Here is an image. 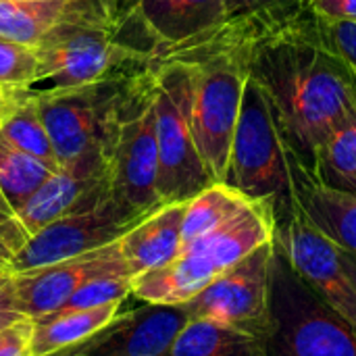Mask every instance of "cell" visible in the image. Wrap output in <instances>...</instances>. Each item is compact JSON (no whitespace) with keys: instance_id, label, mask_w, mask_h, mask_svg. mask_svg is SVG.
Returning a JSON list of instances; mask_svg holds the SVG:
<instances>
[{"instance_id":"obj_1","label":"cell","mask_w":356,"mask_h":356,"mask_svg":"<svg viewBox=\"0 0 356 356\" xmlns=\"http://www.w3.org/2000/svg\"><path fill=\"white\" fill-rule=\"evenodd\" d=\"M248 73L265 92L286 146L313 171L327 138L356 115V77L323 42L319 17L254 50Z\"/></svg>"},{"instance_id":"obj_2","label":"cell","mask_w":356,"mask_h":356,"mask_svg":"<svg viewBox=\"0 0 356 356\" xmlns=\"http://www.w3.org/2000/svg\"><path fill=\"white\" fill-rule=\"evenodd\" d=\"M131 67L102 81L33 98L58 167L108 171L127 104L150 67Z\"/></svg>"},{"instance_id":"obj_3","label":"cell","mask_w":356,"mask_h":356,"mask_svg":"<svg viewBox=\"0 0 356 356\" xmlns=\"http://www.w3.org/2000/svg\"><path fill=\"white\" fill-rule=\"evenodd\" d=\"M223 184L250 200L271 204L275 219L288 215L294 204L290 150L265 92L250 73Z\"/></svg>"},{"instance_id":"obj_4","label":"cell","mask_w":356,"mask_h":356,"mask_svg":"<svg viewBox=\"0 0 356 356\" xmlns=\"http://www.w3.org/2000/svg\"><path fill=\"white\" fill-rule=\"evenodd\" d=\"M269 294V356H356V327L309 288L277 242Z\"/></svg>"},{"instance_id":"obj_5","label":"cell","mask_w":356,"mask_h":356,"mask_svg":"<svg viewBox=\"0 0 356 356\" xmlns=\"http://www.w3.org/2000/svg\"><path fill=\"white\" fill-rule=\"evenodd\" d=\"M154 65L159 144V196L163 204L188 202L213 181L192 134V75L181 63Z\"/></svg>"},{"instance_id":"obj_6","label":"cell","mask_w":356,"mask_h":356,"mask_svg":"<svg viewBox=\"0 0 356 356\" xmlns=\"http://www.w3.org/2000/svg\"><path fill=\"white\" fill-rule=\"evenodd\" d=\"M38 75L21 90L27 98H40L71 88L102 81L150 60L117 40L115 27L102 21H77L54 29L35 46Z\"/></svg>"},{"instance_id":"obj_7","label":"cell","mask_w":356,"mask_h":356,"mask_svg":"<svg viewBox=\"0 0 356 356\" xmlns=\"http://www.w3.org/2000/svg\"><path fill=\"white\" fill-rule=\"evenodd\" d=\"M181 63L192 75V134L196 148L213 177L223 181L229 163L234 131L240 119L248 65L225 52L190 54Z\"/></svg>"},{"instance_id":"obj_8","label":"cell","mask_w":356,"mask_h":356,"mask_svg":"<svg viewBox=\"0 0 356 356\" xmlns=\"http://www.w3.org/2000/svg\"><path fill=\"white\" fill-rule=\"evenodd\" d=\"M111 198L134 221L163 207L159 196V144L154 115V65L142 75L111 159Z\"/></svg>"},{"instance_id":"obj_9","label":"cell","mask_w":356,"mask_h":356,"mask_svg":"<svg viewBox=\"0 0 356 356\" xmlns=\"http://www.w3.org/2000/svg\"><path fill=\"white\" fill-rule=\"evenodd\" d=\"M275 242L223 271L186 309L190 319H213L267 340L271 330V261Z\"/></svg>"},{"instance_id":"obj_10","label":"cell","mask_w":356,"mask_h":356,"mask_svg":"<svg viewBox=\"0 0 356 356\" xmlns=\"http://www.w3.org/2000/svg\"><path fill=\"white\" fill-rule=\"evenodd\" d=\"M275 242L309 288L356 327V284L342 263L340 246L321 234L296 202L277 219Z\"/></svg>"},{"instance_id":"obj_11","label":"cell","mask_w":356,"mask_h":356,"mask_svg":"<svg viewBox=\"0 0 356 356\" xmlns=\"http://www.w3.org/2000/svg\"><path fill=\"white\" fill-rule=\"evenodd\" d=\"M138 221L129 219L113 198H106L90 211L65 215L33 234L27 244L13 254L8 267L19 273L81 257L117 242Z\"/></svg>"},{"instance_id":"obj_12","label":"cell","mask_w":356,"mask_h":356,"mask_svg":"<svg viewBox=\"0 0 356 356\" xmlns=\"http://www.w3.org/2000/svg\"><path fill=\"white\" fill-rule=\"evenodd\" d=\"M227 17V0H140L117 27V40L150 63Z\"/></svg>"},{"instance_id":"obj_13","label":"cell","mask_w":356,"mask_h":356,"mask_svg":"<svg viewBox=\"0 0 356 356\" xmlns=\"http://www.w3.org/2000/svg\"><path fill=\"white\" fill-rule=\"evenodd\" d=\"M190 321L186 305H148L117 313L88 340L50 356H165Z\"/></svg>"},{"instance_id":"obj_14","label":"cell","mask_w":356,"mask_h":356,"mask_svg":"<svg viewBox=\"0 0 356 356\" xmlns=\"http://www.w3.org/2000/svg\"><path fill=\"white\" fill-rule=\"evenodd\" d=\"M111 271H129L123 261L119 240L81 257L19 271L15 273L19 311L33 321L48 317L56 313L88 280Z\"/></svg>"},{"instance_id":"obj_15","label":"cell","mask_w":356,"mask_h":356,"mask_svg":"<svg viewBox=\"0 0 356 356\" xmlns=\"http://www.w3.org/2000/svg\"><path fill=\"white\" fill-rule=\"evenodd\" d=\"M111 198L108 171L60 167L40 190L17 211V219L31 238L56 219L98 207Z\"/></svg>"},{"instance_id":"obj_16","label":"cell","mask_w":356,"mask_h":356,"mask_svg":"<svg viewBox=\"0 0 356 356\" xmlns=\"http://www.w3.org/2000/svg\"><path fill=\"white\" fill-rule=\"evenodd\" d=\"M290 171L294 202L305 217L342 250L356 257V194L323 186L292 152Z\"/></svg>"},{"instance_id":"obj_17","label":"cell","mask_w":356,"mask_h":356,"mask_svg":"<svg viewBox=\"0 0 356 356\" xmlns=\"http://www.w3.org/2000/svg\"><path fill=\"white\" fill-rule=\"evenodd\" d=\"M77 21L113 25L106 13L88 0H0V38L31 48L60 25Z\"/></svg>"},{"instance_id":"obj_18","label":"cell","mask_w":356,"mask_h":356,"mask_svg":"<svg viewBox=\"0 0 356 356\" xmlns=\"http://www.w3.org/2000/svg\"><path fill=\"white\" fill-rule=\"evenodd\" d=\"M186 202L163 204L119 238V248L131 277L171 263L181 252Z\"/></svg>"},{"instance_id":"obj_19","label":"cell","mask_w":356,"mask_h":356,"mask_svg":"<svg viewBox=\"0 0 356 356\" xmlns=\"http://www.w3.org/2000/svg\"><path fill=\"white\" fill-rule=\"evenodd\" d=\"M221 273L200 254L181 250L171 263L131 280V294L148 305H188Z\"/></svg>"},{"instance_id":"obj_20","label":"cell","mask_w":356,"mask_h":356,"mask_svg":"<svg viewBox=\"0 0 356 356\" xmlns=\"http://www.w3.org/2000/svg\"><path fill=\"white\" fill-rule=\"evenodd\" d=\"M165 356H269L267 340L213 319H190Z\"/></svg>"},{"instance_id":"obj_21","label":"cell","mask_w":356,"mask_h":356,"mask_svg":"<svg viewBox=\"0 0 356 356\" xmlns=\"http://www.w3.org/2000/svg\"><path fill=\"white\" fill-rule=\"evenodd\" d=\"M119 309L121 305H104L98 309L35 319L31 332L33 356H50L88 340L90 336L106 327L117 317Z\"/></svg>"},{"instance_id":"obj_22","label":"cell","mask_w":356,"mask_h":356,"mask_svg":"<svg viewBox=\"0 0 356 356\" xmlns=\"http://www.w3.org/2000/svg\"><path fill=\"white\" fill-rule=\"evenodd\" d=\"M248 202L250 198L223 181H215L204 188L200 194L186 202L181 223V248L236 217Z\"/></svg>"},{"instance_id":"obj_23","label":"cell","mask_w":356,"mask_h":356,"mask_svg":"<svg viewBox=\"0 0 356 356\" xmlns=\"http://www.w3.org/2000/svg\"><path fill=\"white\" fill-rule=\"evenodd\" d=\"M0 138L15 146L17 150H23L38 161L46 163L50 169L58 171V161L54 154L52 140L48 136V129L40 117L38 104L33 98L23 96L17 100V104L8 111V115L0 121Z\"/></svg>"},{"instance_id":"obj_24","label":"cell","mask_w":356,"mask_h":356,"mask_svg":"<svg viewBox=\"0 0 356 356\" xmlns=\"http://www.w3.org/2000/svg\"><path fill=\"white\" fill-rule=\"evenodd\" d=\"M56 171L0 138V192L17 213Z\"/></svg>"},{"instance_id":"obj_25","label":"cell","mask_w":356,"mask_h":356,"mask_svg":"<svg viewBox=\"0 0 356 356\" xmlns=\"http://www.w3.org/2000/svg\"><path fill=\"white\" fill-rule=\"evenodd\" d=\"M311 173L327 188L356 194V115L327 138Z\"/></svg>"},{"instance_id":"obj_26","label":"cell","mask_w":356,"mask_h":356,"mask_svg":"<svg viewBox=\"0 0 356 356\" xmlns=\"http://www.w3.org/2000/svg\"><path fill=\"white\" fill-rule=\"evenodd\" d=\"M131 280L134 277L129 271H111L92 277L52 315L88 311L104 305H123V300L131 294Z\"/></svg>"},{"instance_id":"obj_27","label":"cell","mask_w":356,"mask_h":356,"mask_svg":"<svg viewBox=\"0 0 356 356\" xmlns=\"http://www.w3.org/2000/svg\"><path fill=\"white\" fill-rule=\"evenodd\" d=\"M35 48L0 38V83L13 90H25L38 75Z\"/></svg>"},{"instance_id":"obj_28","label":"cell","mask_w":356,"mask_h":356,"mask_svg":"<svg viewBox=\"0 0 356 356\" xmlns=\"http://www.w3.org/2000/svg\"><path fill=\"white\" fill-rule=\"evenodd\" d=\"M323 42L346 63L356 77V21H332L319 17Z\"/></svg>"},{"instance_id":"obj_29","label":"cell","mask_w":356,"mask_h":356,"mask_svg":"<svg viewBox=\"0 0 356 356\" xmlns=\"http://www.w3.org/2000/svg\"><path fill=\"white\" fill-rule=\"evenodd\" d=\"M27 319L19 311L17 290H15V271L8 265H0V323L15 325Z\"/></svg>"},{"instance_id":"obj_30","label":"cell","mask_w":356,"mask_h":356,"mask_svg":"<svg viewBox=\"0 0 356 356\" xmlns=\"http://www.w3.org/2000/svg\"><path fill=\"white\" fill-rule=\"evenodd\" d=\"M0 240L8 246V250L13 254L19 252L29 240L27 232L23 229L21 221L17 219V213L10 209V204L6 202L2 192H0Z\"/></svg>"},{"instance_id":"obj_31","label":"cell","mask_w":356,"mask_h":356,"mask_svg":"<svg viewBox=\"0 0 356 356\" xmlns=\"http://www.w3.org/2000/svg\"><path fill=\"white\" fill-rule=\"evenodd\" d=\"M31 332H33V319H23L6 327L4 340L0 344V356H33Z\"/></svg>"},{"instance_id":"obj_32","label":"cell","mask_w":356,"mask_h":356,"mask_svg":"<svg viewBox=\"0 0 356 356\" xmlns=\"http://www.w3.org/2000/svg\"><path fill=\"white\" fill-rule=\"evenodd\" d=\"M313 10L332 21H356V0H311Z\"/></svg>"},{"instance_id":"obj_33","label":"cell","mask_w":356,"mask_h":356,"mask_svg":"<svg viewBox=\"0 0 356 356\" xmlns=\"http://www.w3.org/2000/svg\"><path fill=\"white\" fill-rule=\"evenodd\" d=\"M106 15L113 23V27H117L123 19H127L131 15V10L138 6L140 0H102Z\"/></svg>"},{"instance_id":"obj_34","label":"cell","mask_w":356,"mask_h":356,"mask_svg":"<svg viewBox=\"0 0 356 356\" xmlns=\"http://www.w3.org/2000/svg\"><path fill=\"white\" fill-rule=\"evenodd\" d=\"M271 2H280V0H227V17H234V15H240V13H246V10L259 8V6H265V4H271Z\"/></svg>"},{"instance_id":"obj_35","label":"cell","mask_w":356,"mask_h":356,"mask_svg":"<svg viewBox=\"0 0 356 356\" xmlns=\"http://www.w3.org/2000/svg\"><path fill=\"white\" fill-rule=\"evenodd\" d=\"M19 98H21V90H13L0 83V121L8 115V111L17 104Z\"/></svg>"},{"instance_id":"obj_36","label":"cell","mask_w":356,"mask_h":356,"mask_svg":"<svg viewBox=\"0 0 356 356\" xmlns=\"http://www.w3.org/2000/svg\"><path fill=\"white\" fill-rule=\"evenodd\" d=\"M340 252H342V263H344L346 271L350 273V277L355 280L356 284V257L350 254V252H346V250H342V248H340Z\"/></svg>"},{"instance_id":"obj_37","label":"cell","mask_w":356,"mask_h":356,"mask_svg":"<svg viewBox=\"0 0 356 356\" xmlns=\"http://www.w3.org/2000/svg\"><path fill=\"white\" fill-rule=\"evenodd\" d=\"M13 259V252L8 250V246L0 240V265H8Z\"/></svg>"},{"instance_id":"obj_38","label":"cell","mask_w":356,"mask_h":356,"mask_svg":"<svg viewBox=\"0 0 356 356\" xmlns=\"http://www.w3.org/2000/svg\"><path fill=\"white\" fill-rule=\"evenodd\" d=\"M88 2H92V4H96V6H100V8L106 13V8H104V2H102V0H88ZM106 17H108V15H106ZM108 21H111V19H108Z\"/></svg>"},{"instance_id":"obj_39","label":"cell","mask_w":356,"mask_h":356,"mask_svg":"<svg viewBox=\"0 0 356 356\" xmlns=\"http://www.w3.org/2000/svg\"><path fill=\"white\" fill-rule=\"evenodd\" d=\"M4 332H6V330H2V332H0V344H2V340H4Z\"/></svg>"},{"instance_id":"obj_40","label":"cell","mask_w":356,"mask_h":356,"mask_svg":"<svg viewBox=\"0 0 356 356\" xmlns=\"http://www.w3.org/2000/svg\"><path fill=\"white\" fill-rule=\"evenodd\" d=\"M6 327H10V325H2V323H0V332H2V330H6Z\"/></svg>"}]
</instances>
